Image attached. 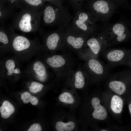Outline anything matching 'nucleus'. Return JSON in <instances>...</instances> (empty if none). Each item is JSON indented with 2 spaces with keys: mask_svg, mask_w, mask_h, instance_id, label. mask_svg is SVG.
<instances>
[{
  "mask_svg": "<svg viewBox=\"0 0 131 131\" xmlns=\"http://www.w3.org/2000/svg\"><path fill=\"white\" fill-rule=\"evenodd\" d=\"M42 14V9L23 7L15 16L11 27L24 33L36 32L40 28Z\"/></svg>",
  "mask_w": 131,
  "mask_h": 131,
  "instance_id": "nucleus-1",
  "label": "nucleus"
},
{
  "mask_svg": "<svg viewBox=\"0 0 131 131\" xmlns=\"http://www.w3.org/2000/svg\"><path fill=\"white\" fill-rule=\"evenodd\" d=\"M44 24L66 29L70 25L72 16L65 8H62L51 4H44L42 8Z\"/></svg>",
  "mask_w": 131,
  "mask_h": 131,
  "instance_id": "nucleus-2",
  "label": "nucleus"
},
{
  "mask_svg": "<svg viewBox=\"0 0 131 131\" xmlns=\"http://www.w3.org/2000/svg\"><path fill=\"white\" fill-rule=\"evenodd\" d=\"M101 30L105 38L106 48L120 43L127 38L126 26L120 20L113 24H104Z\"/></svg>",
  "mask_w": 131,
  "mask_h": 131,
  "instance_id": "nucleus-3",
  "label": "nucleus"
},
{
  "mask_svg": "<svg viewBox=\"0 0 131 131\" xmlns=\"http://www.w3.org/2000/svg\"><path fill=\"white\" fill-rule=\"evenodd\" d=\"M97 22L106 23L117 11L116 7L109 4L105 0H92L89 2L87 10Z\"/></svg>",
  "mask_w": 131,
  "mask_h": 131,
  "instance_id": "nucleus-4",
  "label": "nucleus"
},
{
  "mask_svg": "<svg viewBox=\"0 0 131 131\" xmlns=\"http://www.w3.org/2000/svg\"><path fill=\"white\" fill-rule=\"evenodd\" d=\"M96 22L89 12L82 9L76 12L71 24L91 36L98 30Z\"/></svg>",
  "mask_w": 131,
  "mask_h": 131,
  "instance_id": "nucleus-5",
  "label": "nucleus"
},
{
  "mask_svg": "<svg viewBox=\"0 0 131 131\" xmlns=\"http://www.w3.org/2000/svg\"><path fill=\"white\" fill-rule=\"evenodd\" d=\"M65 32L67 43L76 49H80L83 47L90 36L72 24L65 29Z\"/></svg>",
  "mask_w": 131,
  "mask_h": 131,
  "instance_id": "nucleus-6",
  "label": "nucleus"
},
{
  "mask_svg": "<svg viewBox=\"0 0 131 131\" xmlns=\"http://www.w3.org/2000/svg\"><path fill=\"white\" fill-rule=\"evenodd\" d=\"M87 51V55L90 57H97L104 50L105 47V38L101 30L97 36L88 38L83 46Z\"/></svg>",
  "mask_w": 131,
  "mask_h": 131,
  "instance_id": "nucleus-7",
  "label": "nucleus"
},
{
  "mask_svg": "<svg viewBox=\"0 0 131 131\" xmlns=\"http://www.w3.org/2000/svg\"><path fill=\"white\" fill-rule=\"evenodd\" d=\"M65 40V29L58 28L48 34L45 40V45L49 49L54 50Z\"/></svg>",
  "mask_w": 131,
  "mask_h": 131,
  "instance_id": "nucleus-8",
  "label": "nucleus"
},
{
  "mask_svg": "<svg viewBox=\"0 0 131 131\" xmlns=\"http://www.w3.org/2000/svg\"><path fill=\"white\" fill-rule=\"evenodd\" d=\"M14 36L12 40L13 48L17 51H21L29 48L31 46V42L23 36L17 35L15 33L14 30L11 27L8 29Z\"/></svg>",
  "mask_w": 131,
  "mask_h": 131,
  "instance_id": "nucleus-9",
  "label": "nucleus"
},
{
  "mask_svg": "<svg viewBox=\"0 0 131 131\" xmlns=\"http://www.w3.org/2000/svg\"><path fill=\"white\" fill-rule=\"evenodd\" d=\"M87 66L89 72L98 76H103L108 72V70L104 64L95 58H90Z\"/></svg>",
  "mask_w": 131,
  "mask_h": 131,
  "instance_id": "nucleus-10",
  "label": "nucleus"
},
{
  "mask_svg": "<svg viewBox=\"0 0 131 131\" xmlns=\"http://www.w3.org/2000/svg\"><path fill=\"white\" fill-rule=\"evenodd\" d=\"M100 102L99 99L96 97L92 99L91 104L94 109L92 116L95 119L103 120L106 117L107 113L106 109L100 105Z\"/></svg>",
  "mask_w": 131,
  "mask_h": 131,
  "instance_id": "nucleus-11",
  "label": "nucleus"
},
{
  "mask_svg": "<svg viewBox=\"0 0 131 131\" xmlns=\"http://www.w3.org/2000/svg\"><path fill=\"white\" fill-rule=\"evenodd\" d=\"M5 3L0 1V21L1 25L6 19L12 16L13 13V9L6 5Z\"/></svg>",
  "mask_w": 131,
  "mask_h": 131,
  "instance_id": "nucleus-12",
  "label": "nucleus"
},
{
  "mask_svg": "<svg viewBox=\"0 0 131 131\" xmlns=\"http://www.w3.org/2000/svg\"><path fill=\"white\" fill-rule=\"evenodd\" d=\"M108 86L111 90L119 95L123 94L126 90L125 83L119 80H114L110 81Z\"/></svg>",
  "mask_w": 131,
  "mask_h": 131,
  "instance_id": "nucleus-13",
  "label": "nucleus"
},
{
  "mask_svg": "<svg viewBox=\"0 0 131 131\" xmlns=\"http://www.w3.org/2000/svg\"><path fill=\"white\" fill-rule=\"evenodd\" d=\"M46 62L51 67L57 68L64 66L65 64L66 61L61 56L55 55L48 58Z\"/></svg>",
  "mask_w": 131,
  "mask_h": 131,
  "instance_id": "nucleus-14",
  "label": "nucleus"
},
{
  "mask_svg": "<svg viewBox=\"0 0 131 131\" xmlns=\"http://www.w3.org/2000/svg\"><path fill=\"white\" fill-rule=\"evenodd\" d=\"M123 102L122 98L119 96L114 95L112 98L111 108L115 113L119 114L122 112Z\"/></svg>",
  "mask_w": 131,
  "mask_h": 131,
  "instance_id": "nucleus-15",
  "label": "nucleus"
},
{
  "mask_svg": "<svg viewBox=\"0 0 131 131\" xmlns=\"http://www.w3.org/2000/svg\"><path fill=\"white\" fill-rule=\"evenodd\" d=\"M25 7L37 9L42 8L45 2L44 0H21Z\"/></svg>",
  "mask_w": 131,
  "mask_h": 131,
  "instance_id": "nucleus-16",
  "label": "nucleus"
},
{
  "mask_svg": "<svg viewBox=\"0 0 131 131\" xmlns=\"http://www.w3.org/2000/svg\"><path fill=\"white\" fill-rule=\"evenodd\" d=\"M75 126V123L72 122L65 123L58 121L56 123L55 127L57 131H70L74 129Z\"/></svg>",
  "mask_w": 131,
  "mask_h": 131,
  "instance_id": "nucleus-17",
  "label": "nucleus"
},
{
  "mask_svg": "<svg viewBox=\"0 0 131 131\" xmlns=\"http://www.w3.org/2000/svg\"><path fill=\"white\" fill-rule=\"evenodd\" d=\"M33 70L36 74L40 76H44L46 73V69L43 64L40 61L35 62L33 66Z\"/></svg>",
  "mask_w": 131,
  "mask_h": 131,
  "instance_id": "nucleus-18",
  "label": "nucleus"
},
{
  "mask_svg": "<svg viewBox=\"0 0 131 131\" xmlns=\"http://www.w3.org/2000/svg\"><path fill=\"white\" fill-rule=\"evenodd\" d=\"M84 85L85 78L83 73L80 71H77L75 75V87L78 89H81Z\"/></svg>",
  "mask_w": 131,
  "mask_h": 131,
  "instance_id": "nucleus-19",
  "label": "nucleus"
},
{
  "mask_svg": "<svg viewBox=\"0 0 131 131\" xmlns=\"http://www.w3.org/2000/svg\"><path fill=\"white\" fill-rule=\"evenodd\" d=\"M58 98L60 102L68 104H72L74 101L72 96L67 92H63L60 94Z\"/></svg>",
  "mask_w": 131,
  "mask_h": 131,
  "instance_id": "nucleus-20",
  "label": "nucleus"
},
{
  "mask_svg": "<svg viewBox=\"0 0 131 131\" xmlns=\"http://www.w3.org/2000/svg\"><path fill=\"white\" fill-rule=\"evenodd\" d=\"M76 12L82 9L84 0H66Z\"/></svg>",
  "mask_w": 131,
  "mask_h": 131,
  "instance_id": "nucleus-21",
  "label": "nucleus"
},
{
  "mask_svg": "<svg viewBox=\"0 0 131 131\" xmlns=\"http://www.w3.org/2000/svg\"><path fill=\"white\" fill-rule=\"evenodd\" d=\"M0 1L7 3L8 5L13 9L15 8H23V4L21 0H0Z\"/></svg>",
  "mask_w": 131,
  "mask_h": 131,
  "instance_id": "nucleus-22",
  "label": "nucleus"
},
{
  "mask_svg": "<svg viewBox=\"0 0 131 131\" xmlns=\"http://www.w3.org/2000/svg\"><path fill=\"white\" fill-rule=\"evenodd\" d=\"M43 87V85L42 84L34 82L32 83L31 86L29 87V89L31 92L36 93L41 91Z\"/></svg>",
  "mask_w": 131,
  "mask_h": 131,
  "instance_id": "nucleus-23",
  "label": "nucleus"
},
{
  "mask_svg": "<svg viewBox=\"0 0 131 131\" xmlns=\"http://www.w3.org/2000/svg\"><path fill=\"white\" fill-rule=\"evenodd\" d=\"M6 67L8 71L7 74L10 75L13 73V71L15 66L14 61L12 59H9L6 61L5 64Z\"/></svg>",
  "mask_w": 131,
  "mask_h": 131,
  "instance_id": "nucleus-24",
  "label": "nucleus"
},
{
  "mask_svg": "<svg viewBox=\"0 0 131 131\" xmlns=\"http://www.w3.org/2000/svg\"><path fill=\"white\" fill-rule=\"evenodd\" d=\"M59 8H63L65 7L63 5V0H44Z\"/></svg>",
  "mask_w": 131,
  "mask_h": 131,
  "instance_id": "nucleus-25",
  "label": "nucleus"
},
{
  "mask_svg": "<svg viewBox=\"0 0 131 131\" xmlns=\"http://www.w3.org/2000/svg\"><path fill=\"white\" fill-rule=\"evenodd\" d=\"M42 129L41 125L39 123H35L31 125L27 131H41Z\"/></svg>",
  "mask_w": 131,
  "mask_h": 131,
  "instance_id": "nucleus-26",
  "label": "nucleus"
},
{
  "mask_svg": "<svg viewBox=\"0 0 131 131\" xmlns=\"http://www.w3.org/2000/svg\"><path fill=\"white\" fill-rule=\"evenodd\" d=\"M20 73V71L19 69L18 68H16L15 69H14L13 71V73L16 74H19Z\"/></svg>",
  "mask_w": 131,
  "mask_h": 131,
  "instance_id": "nucleus-27",
  "label": "nucleus"
},
{
  "mask_svg": "<svg viewBox=\"0 0 131 131\" xmlns=\"http://www.w3.org/2000/svg\"><path fill=\"white\" fill-rule=\"evenodd\" d=\"M129 108L130 112L131 114V103L129 106Z\"/></svg>",
  "mask_w": 131,
  "mask_h": 131,
  "instance_id": "nucleus-28",
  "label": "nucleus"
},
{
  "mask_svg": "<svg viewBox=\"0 0 131 131\" xmlns=\"http://www.w3.org/2000/svg\"><path fill=\"white\" fill-rule=\"evenodd\" d=\"M107 131L106 130H103L101 131Z\"/></svg>",
  "mask_w": 131,
  "mask_h": 131,
  "instance_id": "nucleus-29",
  "label": "nucleus"
}]
</instances>
